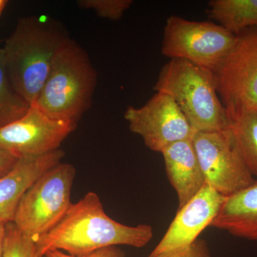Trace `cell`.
Listing matches in <instances>:
<instances>
[{
	"instance_id": "cell-21",
	"label": "cell",
	"mask_w": 257,
	"mask_h": 257,
	"mask_svg": "<svg viewBox=\"0 0 257 257\" xmlns=\"http://www.w3.org/2000/svg\"><path fill=\"white\" fill-rule=\"evenodd\" d=\"M45 256L77 257L71 256V255L67 254V253H64V251H59V250L50 251V252L46 253ZM79 257H125V253L118 246H111V247L101 248V249L94 251V252L88 254L87 256Z\"/></svg>"
},
{
	"instance_id": "cell-22",
	"label": "cell",
	"mask_w": 257,
	"mask_h": 257,
	"mask_svg": "<svg viewBox=\"0 0 257 257\" xmlns=\"http://www.w3.org/2000/svg\"><path fill=\"white\" fill-rule=\"evenodd\" d=\"M19 159L0 148V178L13 170Z\"/></svg>"
},
{
	"instance_id": "cell-16",
	"label": "cell",
	"mask_w": 257,
	"mask_h": 257,
	"mask_svg": "<svg viewBox=\"0 0 257 257\" xmlns=\"http://www.w3.org/2000/svg\"><path fill=\"white\" fill-rule=\"evenodd\" d=\"M230 132L236 149L257 179V109L229 115Z\"/></svg>"
},
{
	"instance_id": "cell-10",
	"label": "cell",
	"mask_w": 257,
	"mask_h": 257,
	"mask_svg": "<svg viewBox=\"0 0 257 257\" xmlns=\"http://www.w3.org/2000/svg\"><path fill=\"white\" fill-rule=\"evenodd\" d=\"M77 124L52 119L32 104L20 119L0 127V148L20 159L60 150Z\"/></svg>"
},
{
	"instance_id": "cell-1",
	"label": "cell",
	"mask_w": 257,
	"mask_h": 257,
	"mask_svg": "<svg viewBox=\"0 0 257 257\" xmlns=\"http://www.w3.org/2000/svg\"><path fill=\"white\" fill-rule=\"evenodd\" d=\"M152 237L150 225L128 226L111 219L99 196L90 192L71 204L62 220L35 242L42 256L59 250L79 257L119 245L143 247Z\"/></svg>"
},
{
	"instance_id": "cell-20",
	"label": "cell",
	"mask_w": 257,
	"mask_h": 257,
	"mask_svg": "<svg viewBox=\"0 0 257 257\" xmlns=\"http://www.w3.org/2000/svg\"><path fill=\"white\" fill-rule=\"evenodd\" d=\"M149 257H211V254L207 241L198 239L185 247L175 248L156 256Z\"/></svg>"
},
{
	"instance_id": "cell-24",
	"label": "cell",
	"mask_w": 257,
	"mask_h": 257,
	"mask_svg": "<svg viewBox=\"0 0 257 257\" xmlns=\"http://www.w3.org/2000/svg\"><path fill=\"white\" fill-rule=\"evenodd\" d=\"M8 2L7 0H0V15L3 13V10H5V7L8 5Z\"/></svg>"
},
{
	"instance_id": "cell-17",
	"label": "cell",
	"mask_w": 257,
	"mask_h": 257,
	"mask_svg": "<svg viewBox=\"0 0 257 257\" xmlns=\"http://www.w3.org/2000/svg\"><path fill=\"white\" fill-rule=\"evenodd\" d=\"M30 106L15 91L5 62L4 52L3 48H0V127L20 119L26 114Z\"/></svg>"
},
{
	"instance_id": "cell-9",
	"label": "cell",
	"mask_w": 257,
	"mask_h": 257,
	"mask_svg": "<svg viewBox=\"0 0 257 257\" xmlns=\"http://www.w3.org/2000/svg\"><path fill=\"white\" fill-rule=\"evenodd\" d=\"M124 118L130 131L140 135L149 149L160 153L196 133L173 98L163 92H157L141 107L128 106Z\"/></svg>"
},
{
	"instance_id": "cell-14",
	"label": "cell",
	"mask_w": 257,
	"mask_h": 257,
	"mask_svg": "<svg viewBox=\"0 0 257 257\" xmlns=\"http://www.w3.org/2000/svg\"><path fill=\"white\" fill-rule=\"evenodd\" d=\"M211 227L242 239L257 241V179L225 197Z\"/></svg>"
},
{
	"instance_id": "cell-23",
	"label": "cell",
	"mask_w": 257,
	"mask_h": 257,
	"mask_svg": "<svg viewBox=\"0 0 257 257\" xmlns=\"http://www.w3.org/2000/svg\"><path fill=\"white\" fill-rule=\"evenodd\" d=\"M6 224L7 223H5L3 219H0V257H3V250H4Z\"/></svg>"
},
{
	"instance_id": "cell-3",
	"label": "cell",
	"mask_w": 257,
	"mask_h": 257,
	"mask_svg": "<svg viewBox=\"0 0 257 257\" xmlns=\"http://www.w3.org/2000/svg\"><path fill=\"white\" fill-rule=\"evenodd\" d=\"M97 73L86 51L67 38L59 49L35 104L52 119L77 124L92 104Z\"/></svg>"
},
{
	"instance_id": "cell-2",
	"label": "cell",
	"mask_w": 257,
	"mask_h": 257,
	"mask_svg": "<svg viewBox=\"0 0 257 257\" xmlns=\"http://www.w3.org/2000/svg\"><path fill=\"white\" fill-rule=\"evenodd\" d=\"M69 38L57 22L30 16L18 20L3 47L15 91L30 105L36 101L56 54Z\"/></svg>"
},
{
	"instance_id": "cell-19",
	"label": "cell",
	"mask_w": 257,
	"mask_h": 257,
	"mask_svg": "<svg viewBox=\"0 0 257 257\" xmlns=\"http://www.w3.org/2000/svg\"><path fill=\"white\" fill-rule=\"evenodd\" d=\"M79 8L92 10L98 16L116 21L124 15L133 4L132 0H80Z\"/></svg>"
},
{
	"instance_id": "cell-13",
	"label": "cell",
	"mask_w": 257,
	"mask_h": 257,
	"mask_svg": "<svg viewBox=\"0 0 257 257\" xmlns=\"http://www.w3.org/2000/svg\"><path fill=\"white\" fill-rule=\"evenodd\" d=\"M161 153L167 177L178 197L179 208L182 207L206 184L192 139L172 144Z\"/></svg>"
},
{
	"instance_id": "cell-12",
	"label": "cell",
	"mask_w": 257,
	"mask_h": 257,
	"mask_svg": "<svg viewBox=\"0 0 257 257\" xmlns=\"http://www.w3.org/2000/svg\"><path fill=\"white\" fill-rule=\"evenodd\" d=\"M64 155L60 149L42 156L19 159L13 170L0 178V219L5 223L13 221L24 194L42 174L60 163Z\"/></svg>"
},
{
	"instance_id": "cell-7",
	"label": "cell",
	"mask_w": 257,
	"mask_h": 257,
	"mask_svg": "<svg viewBox=\"0 0 257 257\" xmlns=\"http://www.w3.org/2000/svg\"><path fill=\"white\" fill-rule=\"evenodd\" d=\"M215 75L228 116L257 109V28L235 35L234 45Z\"/></svg>"
},
{
	"instance_id": "cell-11",
	"label": "cell",
	"mask_w": 257,
	"mask_h": 257,
	"mask_svg": "<svg viewBox=\"0 0 257 257\" xmlns=\"http://www.w3.org/2000/svg\"><path fill=\"white\" fill-rule=\"evenodd\" d=\"M224 199V196L206 184L189 202L179 208L165 234L149 256L185 247L197 241L201 233L211 226Z\"/></svg>"
},
{
	"instance_id": "cell-15",
	"label": "cell",
	"mask_w": 257,
	"mask_h": 257,
	"mask_svg": "<svg viewBox=\"0 0 257 257\" xmlns=\"http://www.w3.org/2000/svg\"><path fill=\"white\" fill-rule=\"evenodd\" d=\"M207 13L234 35L257 28V0H212L208 5Z\"/></svg>"
},
{
	"instance_id": "cell-4",
	"label": "cell",
	"mask_w": 257,
	"mask_h": 257,
	"mask_svg": "<svg viewBox=\"0 0 257 257\" xmlns=\"http://www.w3.org/2000/svg\"><path fill=\"white\" fill-rule=\"evenodd\" d=\"M154 89L173 98L195 133L229 128V116L212 71L189 61L172 59L161 69Z\"/></svg>"
},
{
	"instance_id": "cell-8",
	"label": "cell",
	"mask_w": 257,
	"mask_h": 257,
	"mask_svg": "<svg viewBox=\"0 0 257 257\" xmlns=\"http://www.w3.org/2000/svg\"><path fill=\"white\" fill-rule=\"evenodd\" d=\"M192 143L206 184L221 195L227 197L254 182L229 128L196 133Z\"/></svg>"
},
{
	"instance_id": "cell-5",
	"label": "cell",
	"mask_w": 257,
	"mask_h": 257,
	"mask_svg": "<svg viewBox=\"0 0 257 257\" xmlns=\"http://www.w3.org/2000/svg\"><path fill=\"white\" fill-rule=\"evenodd\" d=\"M76 170L60 163L42 174L24 194L13 222L36 241L58 224L71 204V191Z\"/></svg>"
},
{
	"instance_id": "cell-6",
	"label": "cell",
	"mask_w": 257,
	"mask_h": 257,
	"mask_svg": "<svg viewBox=\"0 0 257 257\" xmlns=\"http://www.w3.org/2000/svg\"><path fill=\"white\" fill-rule=\"evenodd\" d=\"M234 40L235 35L218 24L172 15L164 29L162 53L171 60L189 61L216 73Z\"/></svg>"
},
{
	"instance_id": "cell-18",
	"label": "cell",
	"mask_w": 257,
	"mask_h": 257,
	"mask_svg": "<svg viewBox=\"0 0 257 257\" xmlns=\"http://www.w3.org/2000/svg\"><path fill=\"white\" fill-rule=\"evenodd\" d=\"M3 257H47L39 252L35 240L24 234L13 221L5 228Z\"/></svg>"
}]
</instances>
